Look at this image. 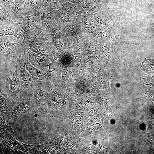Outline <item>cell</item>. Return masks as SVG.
Returning a JSON list of instances; mask_svg holds the SVG:
<instances>
[{
    "mask_svg": "<svg viewBox=\"0 0 154 154\" xmlns=\"http://www.w3.org/2000/svg\"><path fill=\"white\" fill-rule=\"evenodd\" d=\"M43 5L51 8L55 9L58 6L61 0H43Z\"/></svg>",
    "mask_w": 154,
    "mask_h": 154,
    "instance_id": "obj_16",
    "label": "cell"
},
{
    "mask_svg": "<svg viewBox=\"0 0 154 154\" xmlns=\"http://www.w3.org/2000/svg\"><path fill=\"white\" fill-rule=\"evenodd\" d=\"M16 60L21 90H26L31 84L32 76L26 68L22 56L17 58Z\"/></svg>",
    "mask_w": 154,
    "mask_h": 154,
    "instance_id": "obj_8",
    "label": "cell"
},
{
    "mask_svg": "<svg viewBox=\"0 0 154 154\" xmlns=\"http://www.w3.org/2000/svg\"><path fill=\"white\" fill-rule=\"evenodd\" d=\"M23 42L26 49L38 54L46 55L51 58L54 54L50 42L51 36L39 38L29 36L24 32Z\"/></svg>",
    "mask_w": 154,
    "mask_h": 154,
    "instance_id": "obj_2",
    "label": "cell"
},
{
    "mask_svg": "<svg viewBox=\"0 0 154 154\" xmlns=\"http://www.w3.org/2000/svg\"><path fill=\"white\" fill-rule=\"evenodd\" d=\"M40 9L35 11L32 15L22 17L21 26L25 32L29 36L34 37L41 26Z\"/></svg>",
    "mask_w": 154,
    "mask_h": 154,
    "instance_id": "obj_4",
    "label": "cell"
},
{
    "mask_svg": "<svg viewBox=\"0 0 154 154\" xmlns=\"http://www.w3.org/2000/svg\"><path fill=\"white\" fill-rule=\"evenodd\" d=\"M50 83L46 80H32L29 87L26 90L27 99L37 108L42 106L50 98L51 89Z\"/></svg>",
    "mask_w": 154,
    "mask_h": 154,
    "instance_id": "obj_1",
    "label": "cell"
},
{
    "mask_svg": "<svg viewBox=\"0 0 154 154\" xmlns=\"http://www.w3.org/2000/svg\"><path fill=\"white\" fill-rule=\"evenodd\" d=\"M20 23L15 24L9 26L0 27V37L7 36H12L17 38V41L23 39L25 31L21 27Z\"/></svg>",
    "mask_w": 154,
    "mask_h": 154,
    "instance_id": "obj_9",
    "label": "cell"
},
{
    "mask_svg": "<svg viewBox=\"0 0 154 154\" xmlns=\"http://www.w3.org/2000/svg\"><path fill=\"white\" fill-rule=\"evenodd\" d=\"M9 6L13 11L20 17L32 15L34 12L28 9L24 0H13Z\"/></svg>",
    "mask_w": 154,
    "mask_h": 154,
    "instance_id": "obj_12",
    "label": "cell"
},
{
    "mask_svg": "<svg viewBox=\"0 0 154 154\" xmlns=\"http://www.w3.org/2000/svg\"><path fill=\"white\" fill-rule=\"evenodd\" d=\"M60 76L62 80H66L70 75V70L68 68L63 69L61 72Z\"/></svg>",
    "mask_w": 154,
    "mask_h": 154,
    "instance_id": "obj_17",
    "label": "cell"
},
{
    "mask_svg": "<svg viewBox=\"0 0 154 154\" xmlns=\"http://www.w3.org/2000/svg\"><path fill=\"white\" fill-rule=\"evenodd\" d=\"M29 9L35 12L41 9L43 5V0H24Z\"/></svg>",
    "mask_w": 154,
    "mask_h": 154,
    "instance_id": "obj_14",
    "label": "cell"
},
{
    "mask_svg": "<svg viewBox=\"0 0 154 154\" xmlns=\"http://www.w3.org/2000/svg\"><path fill=\"white\" fill-rule=\"evenodd\" d=\"M13 99L0 91V116L1 117L9 108Z\"/></svg>",
    "mask_w": 154,
    "mask_h": 154,
    "instance_id": "obj_13",
    "label": "cell"
},
{
    "mask_svg": "<svg viewBox=\"0 0 154 154\" xmlns=\"http://www.w3.org/2000/svg\"><path fill=\"white\" fill-rule=\"evenodd\" d=\"M48 66H49V69L43 79L49 80L51 79L52 76L59 71L60 68L58 63L54 60Z\"/></svg>",
    "mask_w": 154,
    "mask_h": 154,
    "instance_id": "obj_15",
    "label": "cell"
},
{
    "mask_svg": "<svg viewBox=\"0 0 154 154\" xmlns=\"http://www.w3.org/2000/svg\"><path fill=\"white\" fill-rule=\"evenodd\" d=\"M18 73L17 67L16 65L12 78L8 77L7 79V81L9 85V96L13 99L18 98V94L21 90L20 80Z\"/></svg>",
    "mask_w": 154,
    "mask_h": 154,
    "instance_id": "obj_10",
    "label": "cell"
},
{
    "mask_svg": "<svg viewBox=\"0 0 154 154\" xmlns=\"http://www.w3.org/2000/svg\"><path fill=\"white\" fill-rule=\"evenodd\" d=\"M13 0H0V3L10 5Z\"/></svg>",
    "mask_w": 154,
    "mask_h": 154,
    "instance_id": "obj_18",
    "label": "cell"
},
{
    "mask_svg": "<svg viewBox=\"0 0 154 154\" xmlns=\"http://www.w3.org/2000/svg\"><path fill=\"white\" fill-rule=\"evenodd\" d=\"M35 106L27 99L19 105L8 109L2 116L5 121H7L10 119L21 116L33 110Z\"/></svg>",
    "mask_w": 154,
    "mask_h": 154,
    "instance_id": "obj_5",
    "label": "cell"
},
{
    "mask_svg": "<svg viewBox=\"0 0 154 154\" xmlns=\"http://www.w3.org/2000/svg\"><path fill=\"white\" fill-rule=\"evenodd\" d=\"M22 57L27 70L32 76V79L36 81L42 80L45 77L46 73L43 70H40L32 65L24 54Z\"/></svg>",
    "mask_w": 154,
    "mask_h": 154,
    "instance_id": "obj_11",
    "label": "cell"
},
{
    "mask_svg": "<svg viewBox=\"0 0 154 154\" xmlns=\"http://www.w3.org/2000/svg\"><path fill=\"white\" fill-rule=\"evenodd\" d=\"M0 27L21 23L22 17L16 14L9 5L0 3Z\"/></svg>",
    "mask_w": 154,
    "mask_h": 154,
    "instance_id": "obj_6",
    "label": "cell"
},
{
    "mask_svg": "<svg viewBox=\"0 0 154 154\" xmlns=\"http://www.w3.org/2000/svg\"><path fill=\"white\" fill-rule=\"evenodd\" d=\"M13 37L7 36L0 37V54H9L17 58L25 54L26 48L23 38L14 42L11 41Z\"/></svg>",
    "mask_w": 154,
    "mask_h": 154,
    "instance_id": "obj_3",
    "label": "cell"
},
{
    "mask_svg": "<svg viewBox=\"0 0 154 154\" xmlns=\"http://www.w3.org/2000/svg\"><path fill=\"white\" fill-rule=\"evenodd\" d=\"M24 54L32 65L41 70L48 66L51 60V58L48 56L36 53L27 49Z\"/></svg>",
    "mask_w": 154,
    "mask_h": 154,
    "instance_id": "obj_7",
    "label": "cell"
}]
</instances>
